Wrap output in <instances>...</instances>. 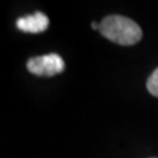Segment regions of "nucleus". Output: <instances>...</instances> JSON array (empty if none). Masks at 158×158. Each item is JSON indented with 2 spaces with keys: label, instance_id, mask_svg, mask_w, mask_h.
Segmentation results:
<instances>
[{
  "label": "nucleus",
  "instance_id": "obj_2",
  "mask_svg": "<svg viewBox=\"0 0 158 158\" xmlns=\"http://www.w3.org/2000/svg\"><path fill=\"white\" fill-rule=\"evenodd\" d=\"M27 69L38 77H54L65 70V62L58 54H46L31 58L27 62Z\"/></svg>",
  "mask_w": 158,
  "mask_h": 158
},
{
  "label": "nucleus",
  "instance_id": "obj_4",
  "mask_svg": "<svg viewBox=\"0 0 158 158\" xmlns=\"http://www.w3.org/2000/svg\"><path fill=\"white\" fill-rule=\"evenodd\" d=\"M146 87H148V91H149L153 96L158 98V69H156L152 75L149 77Z\"/></svg>",
  "mask_w": 158,
  "mask_h": 158
},
{
  "label": "nucleus",
  "instance_id": "obj_1",
  "mask_svg": "<svg viewBox=\"0 0 158 158\" xmlns=\"http://www.w3.org/2000/svg\"><path fill=\"white\" fill-rule=\"evenodd\" d=\"M100 33L110 41L118 45L131 46L142 38V31L133 20L112 15L107 16L100 23Z\"/></svg>",
  "mask_w": 158,
  "mask_h": 158
},
{
  "label": "nucleus",
  "instance_id": "obj_3",
  "mask_svg": "<svg viewBox=\"0 0 158 158\" xmlns=\"http://www.w3.org/2000/svg\"><path fill=\"white\" fill-rule=\"evenodd\" d=\"M16 25L20 31L27 32V33H41L48 29L49 25V19L46 15L41 12H37L31 16H24L20 17L16 21Z\"/></svg>",
  "mask_w": 158,
  "mask_h": 158
},
{
  "label": "nucleus",
  "instance_id": "obj_5",
  "mask_svg": "<svg viewBox=\"0 0 158 158\" xmlns=\"http://www.w3.org/2000/svg\"><path fill=\"white\" fill-rule=\"evenodd\" d=\"M91 27H92L94 31H98V29H100V25H99L98 23H92V24H91Z\"/></svg>",
  "mask_w": 158,
  "mask_h": 158
}]
</instances>
